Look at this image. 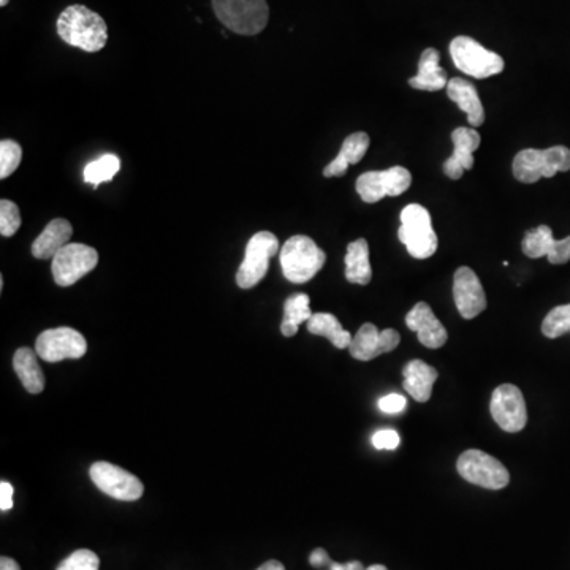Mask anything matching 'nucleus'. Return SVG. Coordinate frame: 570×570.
Masks as SVG:
<instances>
[{
  "label": "nucleus",
  "mask_w": 570,
  "mask_h": 570,
  "mask_svg": "<svg viewBox=\"0 0 570 570\" xmlns=\"http://www.w3.org/2000/svg\"><path fill=\"white\" fill-rule=\"evenodd\" d=\"M57 34L67 45L99 53L108 42V27L99 13L84 5H70L57 19Z\"/></svg>",
  "instance_id": "obj_1"
},
{
  "label": "nucleus",
  "mask_w": 570,
  "mask_h": 570,
  "mask_svg": "<svg viewBox=\"0 0 570 570\" xmlns=\"http://www.w3.org/2000/svg\"><path fill=\"white\" fill-rule=\"evenodd\" d=\"M309 563H311V566L316 567V569H323V567L330 566V555H328L327 550L316 548V550L312 551L311 556H309Z\"/></svg>",
  "instance_id": "obj_36"
},
{
  "label": "nucleus",
  "mask_w": 570,
  "mask_h": 570,
  "mask_svg": "<svg viewBox=\"0 0 570 570\" xmlns=\"http://www.w3.org/2000/svg\"><path fill=\"white\" fill-rule=\"evenodd\" d=\"M401 342V336L393 328L380 331L373 323L361 325L350 342L349 352L355 360L369 361L382 354L393 352Z\"/></svg>",
  "instance_id": "obj_15"
},
{
  "label": "nucleus",
  "mask_w": 570,
  "mask_h": 570,
  "mask_svg": "<svg viewBox=\"0 0 570 570\" xmlns=\"http://www.w3.org/2000/svg\"><path fill=\"white\" fill-rule=\"evenodd\" d=\"M35 352L48 363L78 360L88 352V342L81 333L70 327L51 328L43 331L35 342Z\"/></svg>",
  "instance_id": "obj_13"
},
{
  "label": "nucleus",
  "mask_w": 570,
  "mask_h": 570,
  "mask_svg": "<svg viewBox=\"0 0 570 570\" xmlns=\"http://www.w3.org/2000/svg\"><path fill=\"white\" fill-rule=\"evenodd\" d=\"M366 570H388L387 567L382 566V564H373V566L366 567Z\"/></svg>",
  "instance_id": "obj_40"
},
{
  "label": "nucleus",
  "mask_w": 570,
  "mask_h": 570,
  "mask_svg": "<svg viewBox=\"0 0 570 570\" xmlns=\"http://www.w3.org/2000/svg\"><path fill=\"white\" fill-rule=\"evenodd\" d=\"M406 325L409 330L417 333L418 341L428 349H441L449 339V333L434 316L430 304L423 303V301L415 304L414 308L407 312Z\"/></svg>",
  "instance_id": "obj_17"
},
{
  "label": "nucleus",
  "mask_w": 570,
  "mask_h": 570,
  "mask_svg": "<svg viewBox=\"0 0 570 570\" xmlns=\"http://www.w3.org/2000/svg\"><path fill=\"white\" fill-rule=\"evenodd\" d=\"M328 570H366L363 567V564L360 561H349V563H335V561H331L330 566H328Z\"/></svg>",
  "instance_id": "obj_37"
},
{
  "label": "nucleus",
  "mask_w": 570,
  "mask_h": 570,
  "mask_svg": "<svg viewBox=\"0 0 570 570\" xmlns=\"http://www.w3.org/2000/svg\"><path fill=\"white\" fill-rule=\"evenodd\" d=\"M100 559L91 550H76L56 570H99Z\"/></svg>",
  "instance_id": "obj_32"
},
{
  "label": "nucleus",
  "mask_w": 570,
  "mask_h": 570,
  "mask_svg": "<svg viewBox=\"0 0 570 570\" xmlns=\"http://www.w3.org/2000/svg\"><path fill=\"white\" fill-rule=\"evenodd\" d=\"M257 570H285V567L284 564L279 563L276 559H270V561H266V563L262 564Z\"/></svg>",
  "instance_id": "obj_39"
},
{
  "label": "nucleus",
  "mask_w": 570,
  "mask_h": 570,
  "mask_svg": "<svg viewBox=\"0 0 570 570\" xmlns=\"http://www.w3.org/2000/svg\"><path fill=\"white\" fill-rule=\"evenodd\" d=\"M521 249L529 259L547 257L551 265H564L570 260V236L564 240H555L551 228L540 225L526 233Z\"/></svg>",
  "instance_id": "obj_16"
},
{
  "label": "nucleus",
  "mask_w": 570,
  "mask_h": 570,
  "mask_svg": "<svg viewBox=\"0 0 570 570\" xmlns=\"http://www.w3.org/2000/svg\"><path fill=\"white\" fill-rule=\"evenodd\" d=\"M327 255L309 236H292L281 251L282 273L293 284L311 281L325 265Z\"/></svg>",
  "instance_id": "obj_2"
},
{
  "label": "nucleus",
  "mask_w": 570,
  "mask_h": 570,
  "mask_svg": "<svg viewBox=\"0 0 570 570\" xmlns=\"http://www.w3.org/2000/svg\"><path fill=\"white\" fill-rule=\"evenodd\" d=\"M399 442H401V437L398 431L390 430V428L379 430L373 436V445L377 450H396Z\"/></svg>",
  "instance_id": "obj_33"
},
{
  "label": "nucleus",
  "mask_w": 570,
  "mask_h": 570,
  "mask_svg": "<svg viewBox=\"0 0 570 570\" xmlns=\"http://www.w3.org/2000/svg\"><path fill=\"white\" fill-rule=\"evenodd\" d=\"M21 227V213L12 200L0 202V235L5 238L15 235Z\"/></svg>",
  "instance_id": "obj_31"
},
{
  "label": "nucleus",
  "mask_w": 570,
  "mask_h": 570,
  "mask_svg": "<svg viewBox=\"0 0 570 570\" xmlns=\"http://www.w3.org/2000/svg\"><path fill=\"white\" fill-rule=\"evenodd\" d=\"M412 184L411 171L392 167L382 171H368L357 179V192L366 203H377L384 197H398Z\"/></svg>",
  "instance_id": "obj_10"
},
{
  "label": "nucleus",
  "mask_w": 570,
  "mask_h": 570,
  "mask_svg": "<svg viewBox=\"0 0 570 570\" xmlns=\"http://www.w3.org/2000/svg\"><path fill=\"white\" fill-rule=\"evenodd\" d=\"M453 151L452 157L445 160V176L450 179H460L464 170H471L474 167V151L480 146V133L468 127H458L452 133Z\"/></svg>",
  "instance_id": "obj_18"
},
{
  "label": "nucleus",
  "mask_w": 570,
  "mask_h": 570,
  "mask_svg": "<svg viewBox=\"0 0 570 570\" xmlns=\"http://www.w3.org/2000/svg\"><path fill=\"white\" fill-rule=\"evenodd\" d=\"M99 263V252L94 247L70 243L54 255L53 278L59 287H70L91 273Z\"/></svg>",
  "instance_id": "obj_9"
},
{
  "label": "nucleus",
  "mask_w": 570,
  "mask_h": 570,
  "mask_svg": "<svg viewBox=\"0 0 570 570\" xmlns=\"http://www.w3.org/2000/svg\"><path fill=\"white\" fill-rule=\"evenodd\" d=\"M398 236L414 259H430L437 251V235L425 206L412 203L401 211Z\"/></svg>",
  "instance_id": "obj_4"
},
{
  "label": "nucleus",
  "mask_w": 570,
  "mask_h": 570,
  "mask_svg": "<svg viewBox=\"0 0 570 570\" xmlns=\"http://www.w3.org/2000/svg\"><path fill=\"white\" fill-rule=\"evenodd\" d=\"M13 368H15L16 374H18L19 380L27 392L38 395L45 390V374L38 365L37 352L29 349V347H21V349L16 350Z\"/></svg>",
  "instance_id": "obj_24"
},
{
  "label": "nucleus",
  "mask_w": 570,
  "mask_h": 570,
  "mask_svg": "<svg viewBox=\"0 0 570 570\" xmlns=\"http://www.w3.org/2000/svg\"><path fill=\"white\" fill-rule=\"evenodd\" d=\"M542 333L550 339L561 338L570 333V303L556 306L542 322Z\"/></svg>",
  "instance_id": "obj_29"
},
{
  "label": "nucleus",
  "mask_w": 570,
  "mask_h": 570,
  "mask_svg": "<svg viewBox=\"0 0 570 570\" xmlns=\"http://www.w3.org/2000/svg\"><path fill=\"white\" fill-rule=\"evenodd\" d=\"M445 89H447L450 100L466 113L469 124L472 127L482 126L485 122V110H483L479 92L475 89L474 84L469 83L464 78H452Z\"/></svg>",
  "instance_id": "obj_22"
},
{
  "label": "nucleus",
  "mask_w": 570,
  "mask_h": 570,
  "mask_svg": "<svg viewBox=\"0 0 570 570\" xmlns=\"http://www.w3.org/2000/svg\"><path fill=\"white\" fill-rule=\"evenodd\" d=\"M214 13L227 29L240 35H257L270 19L266 0H213Z\"/></svg>",
  "instance_id": "obj_5"
},
{
  "label": "nucleus",
  "mask_w": 570,
  "mask_h": 570,
  "mask_svg": "<svg viewBox=\"0 0 570 570\" xmlns=\"http://www.w3.org/2000/svg\"><path fill=\"white\" fill-rule=\"evenodd\" d=\"M0 570H21V567H19L15 559L2 556V558H0Z\"/></svg>",
  "instance_id": "obj_38"
},
{
  "label": "nucleus",
  "mask_w": 570,
  "mask_h": 570,
  "mask_svg": "<svg viewBox=\"0 0 570 570\" xmlns=\"http://www.w3.org/2000/svg\"><path fill=\"white\" fill-rule=\"evenodd\" d=\"M311 300L306 293H295L287 298L284 304V320L281 323L282 335L287 338L297 335L301 323L312 317Z\"/></svg>",
  "instance_id": "obj_27"
},
{
  "label": "nucleus",
  "mask_w": 570,
  "mask_h": 570,
  "mask_svg": "<svg viewBox=\"0 0 570 570\" xmlns=\"http://www.w3.org/2000/svg\"><path fill=\"white\" fill-rule=\"evenodd\" d=\"M72 235L73 227L67 219H54L32 244V255L40 260L54 259L62 247L70 244Z\"/></svg>",
  "instance_id": "obj_20"
},
{
  "label": "nucleus",
  "mask_w": 570,
  "mask_h": 570,
  "mask_svg": "<svg viewBox=\"0 0 570 570\" xmlns=\"http://www.w3.org/2000/svg\"><path fill=\"white\" fill-rule=\"evenodd\" d=\"M406 404V398L398 393H390L379 399V409L385 414H399L406 409Z\"/></svg>",
  "instance_id": "obj_34"
},
{
  "label": "nucleus",
  "mask_w": 570,
  "mask_h": 570,
  "mask_svg": "<svg viewBox=\"0 0 570 570\" xmlns=\"http://www.w3.org/2000/svg\"><path fill=\"white\" fill-rule=\"evenodd\" d=\"M453 300L461 317L466 320L474 319L487 309V297L482 282L469 266H461L456 270L453 278Z\"/></svg>",
  "instance_id": "obj_14"
},
{
  "label": "nucleus",
  "mask_w": 570,
  "mask_h": 570,
  "mask_svg": "<svg viewBox=\"0 0 570 570\" xmlns=\"http://www.w3.org/2000/svg\"><path fill=\"white\" fill-rule=\"evenodd\" d=\"M308 331L311 335L323 336L330 339L336 349H349L352 336L342 328L341 322L333 314L317 312L308 320Z\"/></svg>",
  "instance_id": "obj_26"
},
{
  "label": "nucleus",
  "mask_w": 570,
  "mask_h": 570,
  "mask_svg": "<svg viewBox=\"0 0 570 570\" xmlns=\"http://www.w3.org/2000/svg\"><path fill=\"white\" fill-rule=\"evenodd\" d=\"M490 411L494 422L507 433H520L528 423L525 396L517 385H499L491 396Z\"/></svg>",
  "instance_id": "obj_12"
},
{
  "label": "nucleus",
  "mask_w": 570,
  "mask_h": 570,
  "mask_svg": "<svg viewBox=\"0 0 570 570\" xmlns=\"http://www.w3.org/2000/svg\"><path fill=\"white\" fill-rule=\"evenodd\" d=\"M439 61H441L439 51L434 50V48H426L420 57V62H418L417 75L409 80L412 88L430 92L447 88L449 78H447V72L439 67Z\"/></svg>",
  "instance_id": "obj_21"
},
{
  "label": "nucleus",
  "mask_w": 570,
  "mask_h": 570,
  "mask_svg": "<svg viewBox=\"0 0 570 570\" xmlns=\"http://www.w3.org/2000/svg\"><path fill=\"white\" fill-rule=\"evenodd\" d=\"M23 159V148L13 140L0 141V179H7L15 173Z\"/></svg>",
  "instance_id": "obj_30"
},
{
  "label": "nucleus",
  "mask_w": 570,
  "mask_h": 570,
  "mask_svg": "<svg viewBox=\"0 0 570 570\" xmlns=\"http://www.w3.org/2000/svg\"><path fill=\"white\" fill-rule=\"evenodd\" d=\"M450 56L455 62L456 69L477 80L498 75L506 67L504 59L499 54L483 48L474 38L466 35L453 38L450 43Z\"/></svg>",
  "instance_id": "obj_6"
},
{
  "label": "nucleus",
  "mask_w": 570,
  "mask_h": 570,
  "mask_svg": "<svg viewBox=\"0 0 570 570\" xmlns=\"http://www.w3.org/2000/svg\"><path fill=\"white\" fill-rule=\"evenodd\" d=\"M278 251V236L271 232L255 233L247 243L243 263L236 273L238 287L247 290L260 284L268 273L270 260L278 254Z\"/></svg>",
  "instance_id": "obj_8"
},
{
  "label": "nucleus",
  "mask_w": 570,
  "mask_h": 570,
  "mask_svg": "<svg viewBox=\"0 0 570 570\" xmlns=\"http://www.w3.org/2000/svg\"><path fill=\"white\" fill-rule=\"evenodd\" d=\"M346 279L350 284L368 285L373 279V268L369 263V246L365 238L347 246Z\"/></svg>",
  "instance_id": "obj_25"
},
{
  "label": "nucleus",
  "mask_w": 570,
  "mask_h": 570,
  "mask_svg": "<svg viewBox=\"0 0 570 570\" xmlns=\"http://www.w3.org/2000/svg\"><path fill=\"white\" fill-rule=\"evenodd\" d=\"M0 509L2 512L13 509V487L8 482L0 483Z\"/></svg>",
  "instance_id": "obj_35"
},
{
  "label": "nucleus",
  "mask_w": 570,
  "mask_h": 570,
  "mask_svg": "<svg viewBox=\"0 0 570 570\" xmlns=\"http://www.w3.org/2000/svg\"><path fill=\"white\" fill-rule=\"evenodd\" d=\"M570 170V149H523L513 159V175L520 183L534 184L540 178H553L559 171Z\"/></svg>",
  "instance_id": "obj_3"
},
{
  "label": "nucleus",
  "mask_w": 570,
  "mask_h": 570,
  "mask_svg": "<svg viewBox=\"0 0 570 570\" xmlns=\"http://www.w3.org/2000/svg\"><path fill=\"white\" fill-rule=\"evenodd\" d=\"M91 480L102 493L118 501H138L145 493V487L137 475L107 461L92 464Z\"/></svg>",
  "instance_id": "obj_11"
},
{
  "label": "nucleus",
  "mask_w": 570,
  "mask_h": 570,
  "mask_svg": "<svg viewBox=\"0 0 570 570\" xmlns=\"http://www.w3.org/2000/svg\"><path fill=\"white\" fill-rule=\"evenodd\" d=\"M121 170V160L114 154H105L84 168V183L99 187L102 183L113 181L116 173Z\"/></svg>",
  "instance_id": "obj_28"
},
{
  "label": "nucleus",
  "mask_w": 570,
  "mask_h": 570,
  "mask_svg": "<svg viewBox=\"0 0 570 570\" xmlns=\"http://www.w3.org/2000/svg\"><path fill=\"white\" fill-rule=\"evenodd\" d=\"M369 148V135L365 132L352 133L342 143L341 151L335 160H331L327 168L323 170L325 178L346 175L349 165H355L365 157Z\"/></svg>",
  "instance_id": "obj_23"
},
{
  "label": "nucleus",
  "mask_w": 570,
  "mask_h": 570,
  "mask_svg": "<svg viewBox=\"0 0 570 570\" xmlns=\"http://www.w3.org/2000/svg\"><path fill=\"white\" fill-rule=\"evenodd\" d=\"M8 2H10V0H0V5H2V7H7Z\"/></svg>",
  "instance_id": "obj_41"
},
{
  "label": "nucleus",
  "mask_w": 570,
  "mask_h": 570,
  "mask_svg": "<svg viewBox=\"0 0 570 570\" xmlns=\"http://www.w3.org/2000/svg\"><path fill=\"white\" fill-rule=\"evenodd\" d=\"M456 471L466 482L487 490H502L510 482L506 466L482 450L471 449L461 453L456 461Z\"/></svg>",
  "instance_id": "obj_7"
},
{
  "label": "nucleus",
  "mask_w": 570,
  "mask_h": 570,
  "mask_svg": "<svg viewBox=\"0 0 570 570\" xmlns=\"http://www.w3.org/2000/svg\"><path fill=\"white\" fill-rule=\"evenodd\" d=\"M403 387L417 403L430 401L433 385L439 373L422 360H412L403 368Z\"/></svg>",
  "instance_id": "obj_19"
}]
</instances>
